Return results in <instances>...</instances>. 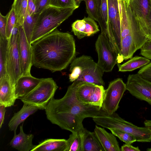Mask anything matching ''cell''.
<instances>
[{
    "mask_svg": "<svg viewBox=\"0 0 151 151\" xmlns=\"http://www.w3.org/2000/svg\"><path fill=\"white\" fill-rule=\"evenodd\" d=\"M137 50L132 36L129 34L126 36L121 41L120 55L117 63L131 58Z\"/></svg>",
    "mask_w": 151,
    "mask_h": 151,
    "instance_id": "44dd1931",
    "label": "cell"
},
{
    "mask_svg": "<svg viewBox=\"0 0 151 151\" xmlns=\"http://www.w3.org/2000/svg\"><path fill=\"white\" fill-rule=\"evenodd\" d=\"M36 8L35 0H28L27 4L28 14L29 15L35 14Z\"/></svg>",
    "mask_w": 151,
    "mask_h": 151,
    "instance_id": "f35d334b",
    "label": "cell"
},
{
    "mask_svg": "<svg viewBox=\"0 0 151 151\" xmlns=\"http://www.w3.org/2000/svg\"><path fill=\"white\" fill-rule=\"evenodd\" d=\"M126 90V84L122 78H117L110 82L105 90L102 106L103 110L109 114L115 112Z\"/></svg>",
    "mask_w": 151,
    "mask_h": 151,
    "instance_id": "30bf717a",
    "label": "cell"
},
{
    "mask_svg": "<svg viewBox=\"0 0 151 151\" xmlns=\"http://www.w3.org/2000/svg\"><path fill=\"white\" fill-rule=\"evenodd\" d=\"M8 39L0 37V78L7 75L6 70Z\"/></svg>",
    "mask_w": 151,
    "mask_h": 151,
    "instance_id": "d4e9b609",
    "label": "cell"
},
{
    "mask_svg": "<svg viewBox=\"0 0 151 151\" xmlns=\"http://www.w3.org/2000/svg\"><path fill=\"white\" fill-rule=\"evenodd\" d=\"M94 132L105 151H120L115 136L108 132L104 128L96 125Z\"/></svg>",
    "mask_w": 151,
    "mask_h": 151,
    "instance_id": "2e32d148",
    "label": "cell"
},
{
    "mask_svg": "<svg viewBox=\"0 0 151 151\" xmlns=\"http://www.w3.org/2000/svg\"><path fill=\"white\" fill-rule=\"evenodd\" d=\"M83 151H105L94 132L85 129L83 140Z\"/></svg>",
    "mask_w": 151,
    "mask_h": 151,
    "instance_id": "cb8c5ba5",
    "label": "cell"
},
{
    "mask_svg": "<svg viewBox=\"0 0 151 151\" xmlns=\"http://www.w3.org/2000/svg\"><path fill=\"white\" fill-rule=\"evenodd\" d=\"M77 5L78 6H79L81 2L82 1H84V0H75Z\"/></svg>",
    "mask_w": 151,
    "mask_h": 151,
    "instance_id": "ee69618b",
    "label": "cell"
},
{
    "mask_svg": "<svg viewBox=\"0 0 151 151\" xmlns=\"http://www.w3.org/2000/svg\"><path fill=\"white\" fill-rule=\"evenodd\" d=\"M145 127L151 129V120H145L144 122Z\"/></svg>",
    "mask_w": 151,
    "mask_h": 151,
    "instance_id": "7bdbcfd3",
    "label": "cell"
},
{
    "mask_svg": "<svg viewBox=\"0 0 151 151\" xmlns=\"http://www.w3.org/2000/svg\"></svg>",
    "mask_w": 151,
    "mask_h": 151,
    "instance_id": "bcb514c9",
    "label": "cell"
},
{
    "mask_svg": "<svg viewBox=\"0 0 151 151\" xmlns=\"http://www.w3.org/2000/svg\"><path fill=\"white\" fill-rule=\"evenodd\" d=\"M146 36L151 39V0L148 18V27Z\"/></svg>",
    "mask_w": 151,
    "mask_h": 151,
    "instance_id": "ab89813d",
    "label": "cell"
},
{
    "mask_svg": "<svg viewBox=\"0 0 151 151\" xmlns=\"http://www.w3.org/2000/svg\"><path fill=\"white\" fill-rule=\"evenodd\" d=\"M97 125L108 129H114L129 133L140 142H150L151 129L146 127L137 126L127 121L115 112L112 114L93 118Z\"/></svg>",
    "mask_w": 151,
    "mask_h": 151,
    "instance_id": "5b68a950",
    "label": "cell"
},
{
    "mask_svg": "<svg viewBox=\"0 0 151 151\" xmlns=\"http://www.w3.org/2000/svg\"><path fill=\"white\" fill-rule=\"evenodd\" d=\"M17 99L15 87L11 84L8 75L0 78V105L6 108L13 106Z\"/></svg>",
    "mask_w": 151,
    "mask_h": 151,
    "instance_id": "9a60e30c",
    "label": "cell"
},
{
    "mask_svg": "<svg viewBox=\"0 0 151 151\" xmlns=\"http://www.w3.org/2000/svg\"><path fill=\"white\" fill-rule=\"evenodd\" d=\"M150 2V0H129L133 16L145 35L147 30L148 18Z\"/></svg>",
    "mask_w": 151,
    "mask_h": 151,
    "instance_id": "5bb4252c",
    "label": "cell"
},
{
    "mask_svg": "<svg viewBox=\"0 0 151 151\" xmlns=\"http://www.w3.org/2000/svg\"><path fill=\"white\" fill-rule=\"evenodd\" d=\"M58 88L52 78H43L38 85L29 93L19 99L23 103L45 109Z\"/></svg>",
    "mask_w": 151,
    "mask_h": 151,
    "instance_id": "52a82bcc",
    "label": "cell"
},
{
    "mask_svg": "<svg viewBox=\"0 0 151 151\" xmlns=\"http://www.w3.org/2000/svg\"><path fill=\"white\" fill-rule=\"evenodd\" d=\"M108 4L107 0H101L99 12V22L101 32L105 29L108 19Z\"/></svg>",
    "mask_w": 151,
    "mask_h": 151,
    "instance_id": "f1b7e54d",
    "label": "cell"
},
{
    "mask_svg": "<svg viewBox=\"0 0 151 151\" xmlns=\"http://www.w3.org/2000/svg\"><path fill=\"white\" fill-rule=\"evenodd\" d=\"M121 151H140V150L138 147H134L131 145V144H125L121 147Z\"/></svg>",
    "mask_w": 151,
    "mask_h": 151,
    "instance_id": "60d3db41",
    "label": "cell"
},
{
    "mask_svg": "<svg viewBox=\"0 0 151 151\" xmlns=\"http://www.w3.org/2000/svg\"><path fill=\"white\" fill-rule=\"evenodd\" d=\"M72 31L74 34L79 39L86 37V26L83 19L77 20L71 25Z\"/></svg>",
    "mask_w": 151,
    "mask_h": 151,
    "instance_id": "f546056e",
    "label": "cell"
},
{
    "mask_svg": "<svg viewBox=\"0 0 151 151\" xmlns=\"http://www.w3.org/2000/svg\"><path fill=\"white\" fill-rule=\"evenodd\" d=\"M85 128L72 132L67 140L65 151H83V140Z\"/></svg>",
    "mask_w": 151,
    "mask_h": 151,
    "instance_id": "7402d4cb",
    "label": "cell"
},
{
    "mask_svg": "<svg viewBox=\"0 0 151 151\" xmlns=\"http://www.w3.org/2000/svg\"><path fill=\"white\" fill-rule=\"evenodd\" d=\"M83 19L86 26V37L92 36L99 31V26L94 20L89 17H85Z\"/></svg>",
    "mask_w": 151,
    "mask_h": 151,
    "instance_id": "d6a6232c",
    "label": "cell"
},
{
    "mask_svg": "<svg viewBox=\"0 0 151 151\" xmlns=\"http://www.w3.org/2000/svg\"><path fill=\"white\" fill-rule=\"evenodd\" d=\"M42 79L35 78L31 75L21 76L16 83V97L18 99L29 93L38 85Z\"/></svg>",
    "mask_w": 151,
    "mask_h": 151,
    "instance_id": "e0dca14e",
    "label": "cell"
},
{
    "mask_svg": "<svg viewBox=\"0 0 151 151\" xmlns=\"http://www.w3.org/2000/svg\"><path fill=\"white\" fill-rule=\"evenodd\" d=\"M6 16V35L7 38L9 39L10 37L13 29L17 22V20L15 11L12 7Z\"/></svg>",
    "mask_w": 151,
    "mask_h": 151,
    "instance_id": "1f68e13d",
    "label": "cell"
},
{
    "mask_svg": "<svg viewBox=\"0 0 151 151\" xmlns=\"http://www.w3.org/2000/svg\"><path fill=\"white\" fill-rule=\"evenodd\" d=\"M36 8L35 13L39 14L50 6V0H35Z\"/></svg>",
    "mask_w": 151,
    "mask_h": 151,
    "instance_id": "74e56055",
    "label": "cell"
},
{
    "mask_svg": "<svg viewBox=\"0 0 151 151\" xmlns=\"http://www.w3.org/2000/svg\"><path fill=\"white\" fill-rule=\"evenodd\" d=\"M151 62L150 60L144 57L136 56L122 64L117 63L119 71H131L142 67Z\"/></svg>",
    "mask_w": 151,
    "mask_h": 151,
    "instance_id": "603a6c76",
    "label": "cell"
},
{
    "mask_svg": "<svg viewBox=\"0 0 151 151\" xmlns=\"http://www.w3.org/2000/svg\"><path fill=\"white\" fill-rule=\"evenodd\" d=\"M23 124L20 127V132L18 134H14V136L10 142V145L12 148L19 151H31L36 145L32 142L34 135L32 134H25L23 130Z\"/></svg>",
    "mask_w": 151,
    "mask_h": 151,
    "instance_id": "ac0fdd59",
    "label": "cell"
},
{
    "mask_svg": "<svg viewBox=\"0 0 151 151\" xmlns=\"http://www.w3.org/2000/svg\"><path fill=\"white\" fill-rule=\"evenodd\" d=\"M140 49L141 55L151 60V39L149 38Z\"/></svg>",
    "mask_w": 151,
    "mask_h": 151,
    "instance_id": "d590c367",
    "label": "cell"
},
{
    "mask_svg": "<svg viewBox=\"0 0 151 151\" xmlns=\"http://www.w3.org/2000/svg\"><path fill=\"white\" fill-rule=\"evenodd\" d=\"M108 19L105 30L101 33L105 37L112 49L116 53L117 61L121 49L120 18L117 0H107Z\"/></svg>",
    "mask_w": 151,
    "mask_h": 151,
    "instance_id": "8992f818",
    "label": "cell"
},
{
    "mask_svg": "<svg viewBox=\"0 0 151 151\" xmlns=\"http://www.w3.org/2000/svg\"><path fill=\"white\" fill-rule=\"evenodd\" d=\"M109 129L112 134L117 137L125 144H131L137 141L135 137L129 133L114 129L111 128Z\"/></svg>",
    "mask_w": 151,
    "mask_h": 151,
    "instance_id": "4dcf8cb0",
    "label": "cell"
},
{
    "mask_svg": "<svg viewBox=\"0 0 151 151\" xmlns=\"http://www.w3.org/2000/svg\"><path fill=\"white\" fill-rule=\"evenodd\" d=\"M19 25L17 22L8 39L6 63L7 74L11 84L15 87L17 80L22 76L19 39Z\"/></svg>",
    "mask_w": 151,
    "mask_h": 151,
    "instance_id": "ba28073f",
    "label": "cell"
},
{
    "mask_svg": "<svg viewBox=\"0 0 151 151\" xmlns=\"http://www.w3.org/2000/svg\"><path fill=\"white\" fill-rule=\"evenodd\" d=\"M50 6L61 8L79 6L76 4L75 0H50Z\"/></svg>",
    "mask_w": 151,
    "mask_h": 151,
    "instance_id": "836d02e7",
    "label": "cell"
},
{
    "mask_svg": "<svg viewBox=\"0 0 151 151\" xmlns=\"http://www.w3.org/2000/svg\"><path fill=\"white\" fill-rule=\"evenodd\" d=\"M95 46L98 56V66L104 72H111L117 63V56L101 33L96 40Z\"/></svg>",
    "mask_w": 151,
    "mask_h": 151,
    "instance_id": "8fae6325",
    "label": "cell"
},
{
    "mask_svg": "<svg viewBox=\"0 0 151 151\" xmlns=\"http://www.w3.org/2000/svg\"><path fill=\"white\" fill-rule=\"evenodd\" d=\"M39 14L29 15L27 13L22 25L27 40L31 45L32 34Z\"/></svg>",
    "mask_w": 151,
    "mask_h": 151,
    "instance_id": "4316f807",
    "label": "cell"
},
{
    "mask_svg": "<svg viewBox=\"0 0 151 151\" xmlns=\"http://www.w3.org/2000/svg\"><path fill=\"white\" fill-rule=\"evenodd\" d=\"M38 109H40L37 106L24 104L22 108L14 114L9 122L8 125L9 130L13 131L14 134L16 133L17 129L19 125Z\"/></svg>",
    "mask_w": 151,
    "mask_h": 151,
    "instance_id": "d6986e66",
    "label": "cell"
},
{
    "mask_svg": "<svg viewBox=\"0 0 151 151\" xmlns=\"http://www.w3.org/2000/svg\"><path fill=\"white\" fill-rule=\"evenodd\" d=\"M150 141L151 142V138L150 139ZM147 151H151V147L147 148Z\"/></svg>",
    "mask_w": 151,
    "mask_h": 151,
    "instance_id": "f6af8a7d",
    "label": "cell"
},
{
    "mask_svg": "<svg viewBox=\"0 0 151 151\" xmlns=\"http://www.w3.org/2000/svg\"><path fill=\"white\" fill-rule=\"evenodd\" d=\"M67 140L47 139L39 142L31 151H65Z\"/></svg>",
    "mask_w": 151,
    "mask_h": 151,
    "instance_id": "ffe728a7",
    "label": "cell"
},
{
    "mask_svg": "<svg viewBox=\"0 0 151 151\" xmlns=\"http://www.w3.org/2000/svg\"><path fill=\"white\" fill-rule=\"evenodd\" d=\"M84 1L88 17L99 23L100 21L99 13L96 0H84Z\"/></svg>",
    "mask_w": 151,
    "mask_h": 151,
    "instance_id": "83f0119b",
    "label": "cell"
},
{
    "mask_svg": "<svg viewBox=\"0 0 151 151\" xmlns=\"http://www.w3.org/2000/svg\"><path fill=\"white\" fill-rule=\"evenodd\" d=\"M80 81L73 82L62 98H52L45 109L47 118L52 123L71 132L84 127L82 122L86 118L109 114L102 108L85 104L78 99L76 91Z\"/></svg>",
    "mask_w": 151,
    "mask_h": 151,
    "instance_id": "6da1fadb",
    "label": "cell"
},
{
    "mask_svg": "<svg viewBox=\"0 0 151 151\" xmlns=\"http://www.w3.org/2000/svg\"><path fill=\"white\" fill-rule=\"evenodd\" d=\"M6 16H4L0 13V37L7 38L6 35Z\"/></svg>",
    "mask_w": 151,
    "mask_h": 151,
    "instance_id": "8d00e7d4",
    "label": "cell"
},
{
    "mask_svg": "<svg viewBox=\"0 0 151 151\" xmlns=\"http://www.w3.org/2000/svg\"><path fill=\"white\" fill-rule=\"evenodd\" d=\"M105 90L102 85L81 81L76 89V97L85 104L102 108Z\"/></svg>",
    "mask_w": 151,
    "mask_h": 151,
    "instance_id": "9c48e42d",
    "label": "cell"
},
{
    "mask_svg": "<svg viewBox=\"0 0 151 151\" xmlns=\"http://www.w3.org/2000/svg\"><path fill=\"white\" fill-rule=\"evenodd\" d=\"M137 73L141 77L151 83V62L142 67Z\"/></svg>",
    "mask_w": 151,
    "mask_h": 151,
    "instance_id": "e575fe53",
    "label": "cell"
},
{
    "mask_svg": "<svg viewBox=\"0 0 151 151\" xmlns=\"http://www.w3.org/2000/svg\"><path fill=\"white\" fill-rule=\"evenodd\" d=\"M6 107L4 105H0V128L4 123V116L6 110Z\"/></svg>",
    "mask_w": 151,
    "mask_h": 151,
    "instance_id": "b9f144b4",
    "label": "cell"
},
{
    "mask_svg": "<svg viewBox=\"0 0 151 151\" xmlns=\"http://www.w3.org/2000/svg\"><path fill=\"white\" fill-rule=\"evenodd\" d=\"M28 0H14L12 7L14 9L17 18V23L22 25L28 13Z\"/></svg>",
    "mask_w": 151,
    "mask_h": 151,
    "instance_id": "484cf974",
    "label": "cell"
},
{
    "mask_svg": "<svg viewBox=\"0 0 151 151\" xmlns=\"http://www.w3.org/2000/svg\"><path fill=\"white\" fill-rule=\"evenodd\" d=\"M70 81H81L104 86V72L90 56L83 55L75 58L70 65Z\"/></svg>",
    "mask_w": 151,
    "mask_h": 151,
    "instance_id": "277c9868",
    "label": "cell"
},
{
    "mask_svg": "<svg viewBox=\"0 0 151 151\" xmlns=\"http://www.w3.org/2000/svg\"><path fill=\"white\" fill-rule=\"evenodd\" d=\"M75 7L65 8L49 6L39 15L32 34L31 45L55 29L71 16Z\"/></svg>",
    "mask_w": 151,
    "mask_h": 151,
    "instance_id": "3957f363",
    "label": "cell"
},
{
    "mask_svg": "<svg viewBox=\"0 0 151 151\" xmlns=\"http://www.w3.org/2000/svg\"><path fill=\"white\" fill-rule=\"evenodd\" d=\"M32 65L52 72L66 68L75 58L73 36L56 29L31 44Z\"/></svg>",
    "mask_w": 151,
    "mask_h": 151,
    "instance_id": "7a4b0ae2",
    "label": "cell"
},
{
    "mask_svg": "<svg viewBox=\"0 0 151 151\" xmlns=\"http://www.w3.org/2000/svg\"><path fill=\"white\" fill-rule=\"evenodd\" d=\"M19 53L22 76L31 75L32 63V48L25 35L22 25L19 29Z\"/></svg>",
    "mask_w": 151,
    "mask_h": 151,
    "instance_id": "4fadbf2b",
    "label": "cell"
},
{
    "mask_svg": "<svg viewBox=\"0 0 151 151\" xmlns=\"http://www.w3.org/2000/svg\"><path fill=\"white\" fill-rule=\"evenodd\" d=\"M127 90L132 96L151 105V83L137 73L130 74L126 83Z\"/></svg>",
    "mask_w": 151,
    "mask_h": 151,
    "instance_id": "7c38bea8",
    "label": "cell"
}]
</instances>
